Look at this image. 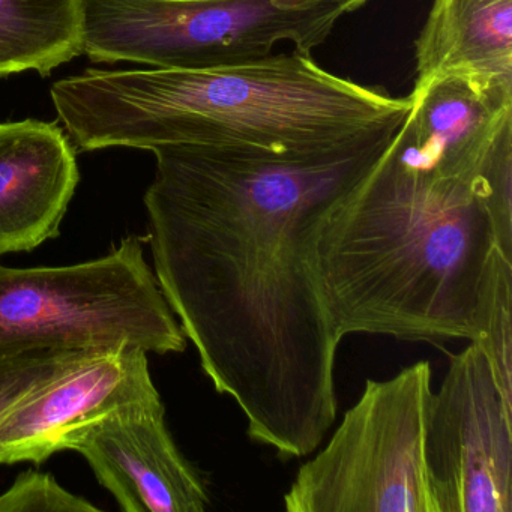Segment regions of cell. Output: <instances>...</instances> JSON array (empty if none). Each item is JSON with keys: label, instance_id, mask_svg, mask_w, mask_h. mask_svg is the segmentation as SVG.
Returning a JSON list of instances; mask_svg holds the SVG:
<instances>
[{"label": "cell", "instance_id": "cell-6", "mask_svg": "<svg viewBox=\"0 0 512 512\" xmlns=\"http://www.w3.org/2000/svg\"><path fill=\"white\" fill-rule=\"evenodd\" d=\"M275 0H80V53L97 62L209 70L259 61L281 41L308 53L334 29Z\"/></svg>", "mask_w": 512, "mask_h": 512}, {"label": "cell", "instance_id": "cell-9", "mask_svg": "<svg viewBox=\"0 0 512 512\" xmlns=\"http://www.w3.org/2000/svg\"><path fill=\"white\" fill-rule=\"evenodd\" d=\"M70 449L125 512H203L208 487L166 424L163 401L115 413L83 430Z\"/></svg>", "mask_w": 512, "mask_h": 512}, {"label": "cell", "instance_id": "cell-5", "mask_svg": "<svg viewBox=\"0 0 512 512\" xmlns=\"http://www.w3.org/2000/svg\"><path fill=\"white\" fill-rule=\"evenodd\" d=\"M433 368L418 361L368 379L325 446L284 494L287 512H436L424 437Z\"/></svg>", "mask_w": 512, "mask_h": 512}, {"label": "cell", "instance_id": "cell-1", "mask_svg": "<svg viewBox=\"0 0 512 512\" xmlns=\"http://www.w3.org/2000/svg\"><path fill=\"white\" fill-rule=\"evenodd\" d=\"M398 130L316 157L152 149L145 208L161 292L215 391L283 460L314 454L338 413L343 337L320 280V232Z\"/></svg>", "mask_w": 512, "mask_h": 512}, {"label": "cell", "instance_id": "cell-10", "mask_svg": "<svg viewBox=\"0 0 512 512\" xmlns=\"http://www.w3.org/2000/svg\"><path fill=\"white\" fill-rule=\"evenodd\" d=\"M409 97L404 154L434 175L478 182L497 137L512 124V85L443 76L413 88Z\"/></svg>", "mask_w": 512, "mask_h": 512}, {"label": "cell", "instance_id": "cell-14", "mask_svg": "<svg viewBox=\"0 0 512 512\" xmlns=\"http://www.w3.org/2000/svg\"><path fill=\"white\" fill-rule=\"evenodd\" d=\"M473 343L484 352L496 382L512 401V260H503L494 271Z\"/></svg>", "mask_w": 512, "mask_h": 512}, {"label": "cell", "instance_id": "cell-17", "mask_svg": "<svg viewBox=\"0 0 512 512\" xmlns=\"http://www.w3.org/2000/svg\"><path fill=\"white\" fill-rule=\"evenodd\" d=\"M278 7L284 10L322 11L340 19L344 14L352 13L367 2V0H275Z\"/></svg>", "mask_w": 512, "mask_h": 512}, {"label": "cell", "instance_id": "cell-13", "mask_svg": "<svg viewBox=\"0 0 512 512\" xmlns=\"http://www.w3.org/2000/svg\"><path fill=\"white\" fill-rule=\"evenodd\" d=\"M80 55V0H0V77Z\"/></svg>", "mask_w": 512, "mask_h": 512}, {"label": "cell", "instance_id": "cell-15", "mask_svg": "<svg viewBox=\"0 0 512 512\" xmlns=\"http://www.w3.org/2000/svg\"><path fill=\"white\" fill-rule=\"evenodd\" d=\"M89 353L92 352L49 350L0 358V422L17 404L85 359Z\"/></svg>", "mask_w": 512, "mask_h": 512}, {"label": "cell", "instance_id": "cell-8", "mask_svg": "<svg viewBox=\"0 0 512 512\" xmlns=\"http://www.w3.org/2000/svg\"><path fill=\"white\" fill-rule=\"evenodd\" d=\"M157 401L161 395L149 371L148 352L124 346L89 353L0 422V464H41L70 449L91 425Z\"/></svg>", "mask_w": 512, "mask_h": 512}, {"label": "cell", "instance_id": "cell-12", "mask_svg": "<svg viewBox=\"0 0 512 512\" xmlns=\"http://www.w3.org/2000/svg\"><path fill=\"white\" fill-rule=\"evenodd\" d=\"M416 74L415 89L443 76L512 85V0H434Z\"/></svg>", "mask_w": 512, "mask_h": 512}, {"label": "cell", "instance_id": "cell-11", "mask_svg": "<svg viewBox=\"0 0 512 512\" xmlns=\"http://www.w3.org/2000/svg\"><path fill=\"white\" fill-rule=\"evenodd\" d=\"M76 151L56 124H0V257L61 235L79 184Z\"/></svg>", "mask_w": 512, "mask_h": 512}, {"label": "cell", "instance_id": "cell-3", "mask_svg": "<svg viewBox=\"0 0 512 512\" xmlns=\"http://www.w3.org/2000/svg\"><path fill=\"white\" fill-rule=\"evenodd\" d=\"M52 98L83 151L187 145L280 157L332 154L385 136L413 106L298 50L209 70H89L55 83Z\"/></svg>", "mask_w": 512, "mask_h": 512}, {"label": "cell", "instance_id": "cell-2", "mask_svg": "<svg viewBox=\"0 0 512 512\" xmlns=\"http://www.w3.org/2000/svg\"><path fill=\"white\" fill-rule=\"evenodd\" d=\"M401 127L323 224L326 304L343 338L473 343L494 271L512 260L511 179L487 164L478 182L434 175L404 154Z\"/></svg>", "mask_w": 512, "mask_h": 512}, {"label": "cell", "instance_id": "cell-7", "mask_svg": "<svg viewBox=\"0 0 512 512\" xmlns=\"http://www.w3.org/2000/svg\"><path fill=\"white\" fill-rule=\"evenodd\" d=\"M424 458L436 512H512V401L475 343L431 394Z\"/></svg>", "mask_w": 512, "mask_h": 512}, {"label": "cell", "instance_id": "cell-4", "mask_svg": "<svg viewBox=\"0 0 512 512\" xmlns=\"http://www.w3.org/2000/svg\"><path fill=\"white\" fill-rule=\"evenodd\" d=\"M187 343L136 236L76 265H0V358L124 346L169 355Z\"/></svg>", "mask_w": 512, "mask_h": 512}, {"label": "cell", "instance_id": "cell-16", "mask_svg": "<svg viewBox=\"0 0 512 512\" xmlns=\"http://www.w3.org/2000/svg\"><path fill=\"white\" fill-rule=\"evenodd\" d=\"M94 503L65 490L50 473H20L0 496V512H97Z\"/></svg>", "mask_w": 512, "mask_h": 512}]
</instances>
